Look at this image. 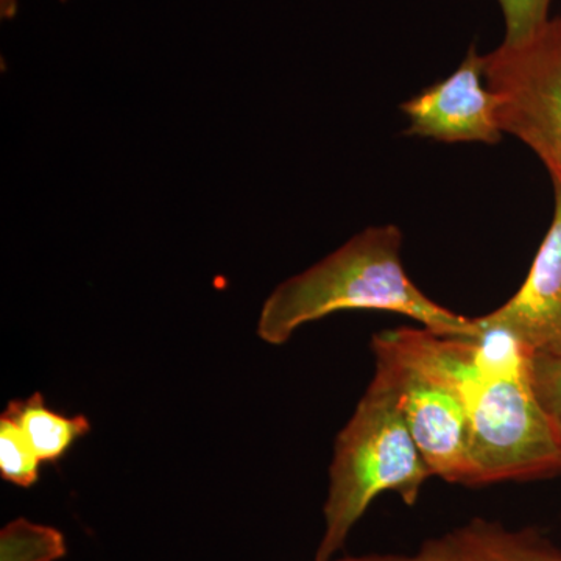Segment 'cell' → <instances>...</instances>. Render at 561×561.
Returning <instances> with one entry per match:
<instances>
[{
  "mask_svg": "<svg viewBox=\"0 0 561 561\" xmlns=\"http://www.w3.org/2000/svg\"><path fill=\"white\" fill-rule=\"evenodd\" d=\"M376 365L389 373L402 413L432 474L470 485L467 393L479 373L478 343L423 328L373 335Z\"/></svg>",
  "mask_w": 561,
  "mask_h": 561,
  "instance_id": "cell-4",
  "label": "cell"
},
{
  "mask_svg": "<svg viewBox=\"0 0 561 561\" xmlns=\"http://www.w3.org/2000/svg\"><path fill=\"white\" fill-rule=\"evenodd\" d=\"M552 0H497L504 18V44H522L548 24Z\"/></svg>",
  "mask_w": 561,
  "mask_h": 561,
  "instance_id": "cell-12",
  "label": "cell"
},
{
  "mask_svg": "<svg viewBox=\"0 0 561 561\" xmlns=\"http://www.w3.org/2000/svg\"><path fill=\"white\" fill-rule=\"evenodd\" d=\"M432 476L394 382L376 365L370 386L335 440L316 561L334 559L376 497L394 493L405 505H415Z\"/></svg>",
  "mask_w": 561,
  "mask_h": 561,
  "instance_id": "cell-3",
  "label": "cell"
},
{
  "mask_svg": "<svg viewBox=\"0 0 561 561\" xmlns=\"http://www.w3.org/2000/svg\"><path fill=\"white\" fill-rule=\"evenodd\" d=\"M402 232L397 225L365 228L300 275L272 291L262 306L257 335L283 345L302 324L342 311L400 313L442 335L479 339L478 319L443 308L405 272Z\"/></svg>",
  "mask_w": 561,
  "mask_h": 561,
  "instance_id": "cell-1",
  "label": "cell"
},
{
  "mask_svg": "<svg viewBox=\"0 0 561 561\" xmlns=\"http://www.w3.org/2000/svg\"><path fill=\"white\" fill-rule=\"evenodd\" d=\"M43 463H51L65 456L72 443L91 431L87 416H66L47 408L43 394L35 393L24 401H11L5 409Z\"/></svg>",
  "mask_w": 561,
  "mask_h": 561,
  "instance_id": "cell-9",
  "label": "cell"
},
{
  "mask_svg": "<svg viewBox=\"0 0 561 561\" xmlns=\"http://www.w3.org/2000/svg\"><path fill=\"white\" fill-rule=\"evenodd\" d=\"M408 136L438 142H500L497 102L485 80V60L471 46L448 79L431 84L401 105Z\"/></svg>",
  "mask_w": 561,
  "mask_h": 561,
  "instance_id": "cell-6",
  "label": "cell"
},
{
  "mask_svg": "<svg viewBox=\"0 0 561 561\" xmlns=\"http://www.w3.org/2000/svg\"><path fill=\"white\" fill-rule=\"evenodd\" d=\"M530 376L535 393L561 442V354L531 353Z\"/></svg>",
  "mask_w": 561,
  "mask_h": 561,
  "instance_id": "cell-13",
  "label": "cell"
},
{
  "mask_svg": "<svg viewBox=\"0 0 561 561\" xmlns=\"http://www.w3.org/2000/svg\"><path fill=\"white\" fill-rule=\"evenodd\" d=\"M479 342L482 367L467 394L468 486L561 476V442L535 393L530 351L500 330H482Z\"/></svg>",
  "mask_w": 561,
  "mask_h": 561,
  "instance_id": "cell-2",
  "label": "cell"
},
{
  "mask_svg": "<svg viewBox=\"0 0 561 561\" xmlns=\"http://www.w3.org/2000/svg\"><path fill=\"white\" fill-rule=\"evenodd\" d=\"M60 2H68V0H60ZM18 5H20V0H0V16H2V20H13L18 13Z\"/></svg>",
  "mask_w": 561,
  "mask_h": 561,
  "instance_id": "cell-15",
  "label": "cell"
},
{
  "mask_svg": "<svg viewBox=\"0 0 561 561\" xmlns=\"http://www.w3.org/2000/svg\"><path fill=\"white\" fill-rule=\"evenodd\" d=\"M556 191L551 227L519 290L479 317L482 330H500L530 353L561 354V191Z\"/></svg>",
  "mask_w": 561,
  "mask_h": 561,
  "instance_id": "cell-7",
  "label": "cell"
},
{
  "mask_svg": "<svg viewBox=\"0 0 561 561\" xmlns=\"http://www.w3.org/2000/svg\"><path fill=\"white\" fill-rule=\"evenodd\" d=\"M501 130L522 140L561 191V18L522 44L483 55Z\"/></svg>",
  "mask_w": 561,
  "mask_h": 561,
  "instance_id": "cell-5",
  "label": "cell"
},
{
  "mask_svg": "<svg viewBox=\"0 0 561 561\" xmlns=\"http://www.w3.org/2000/svg\"><path fill=\"white\" fill-rule=\"evenodd\" d=\"M41 461L27 435L10 416L0 419V474L7 482L28 489L38 481Z\"/></svg>",
  "mask_w": 561,
  "mask_h": 561,
  "instance_id": "cell-11",
  "label": "cell"
},
{
  "mask_svg": "<svg viewBox=\"0 0 561 561\" xmlns=\"http://www.w3.org/2000/svg\"><path fill=\"white\" fill-rule=\"evenodd\" d=\"M328 561H434L430 553L419 549V552L412 556H401V553H371V556L345 557V559L328 560Z\"/></svg>",
  "mask_w": 561,
  "mask_h": 561,
  "instance_id": "cell-14",
  "label": "cell"
},
{
  "mask_svg": "<svg viewBox=\"0 0 561 561\" xmlns=\"http://www.w3.org/2000/svg\"><path fill=\"white\" fill-rule=\"evenodd\" d=\"M434 561H561V549L531 527L472 518L421 545Z\"/></svg>",
  "mask_w": 561,
  "mask_h": 561,
  "instance_id": "cell-8",
  "label": "cell"
},
{
  "mask_svg": "<svg viewBox=\"0 0 561 561\" xmlns=\"http://www.w3.org/2000/svg\"><path fill=\"white\" fill-rule=\"evenodd\" d=\"M0 549L2 561H55L65 556L66 541L61 531L21 518L3 527Z\"/></svg>",
  "mask_w": 561,
  "mask_h": 561,
  "instance_id": "cell-10",
  "label": "cell"
}]
</instances>
